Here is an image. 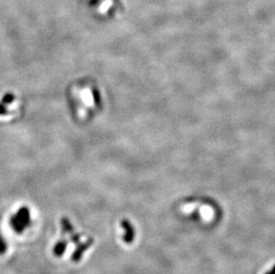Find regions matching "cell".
Segmentation results:
<instances>
[{"instance_id": "cell-1", "label": "cell", "mask_w": 275, "mask_h": 274, "mask_svg": "<svg viewBox=\"0 0 275 274\" xmlns=\"http://www.w3.org/2000/svg\"><path fill=\"white\" fill-rule=\"evenodd\" d=\"M30 210L27 207H22L10 219L11 227L17 233H21L26 230L31 223Z\"/></svg>"}, {"instance_id": "cell-2", "label": "cell", "mask_w": 275, "mask_h": 274, "mask_svg": "<svg viewBox=\"0 0 275 274\" xmlns=\"http://www.w3.org/2000/svg\"><path fill=\"white\" fill-rule=\"evenodd\" d=\"M93 243V238H89L88 239L86 242H83V243L78 244V247L75 249L74 253L73 255V262H78L80 261L81 258H82V256L83 254L89 249Z\"/></svg>"}, {"instance_id": "cell-3", "label": "cell", "mask_w": 275, "mask_h": 274, "mask_svg": "<svg viewBox=\"0 0 275 274\" xmlns=\"http://www.w3.org/2000/svg\"><path fill=\"white\" fill-rule=\"evenodd\" d=\"M121 225L124 229V240L126 243L130 244L135 238V230L128 220H123Z\"/></svg>"}, {"instance_id": "cell-4", "label": "cell", "mask_w": 275, "mask_h": 274, "mask_svg": "<svg viewBox=\"0 0 275 274\" xmlns=\"http://www.w3.org/2000/svg\"><path fill=\"white\" fill-rule=\"evenodd\" d=\"M15 96L12 93H6L0 102V116H5L7 114V105L14 102Z\"/></svg>"}, {"instance_id": "cell-5", "label": "cell", "mask_w": 275, "mask_h": 274, "mask_svg": "<svg viewBox=\"0 0 275 274\" xmlns=\"http://www.w3.org/2000/svg\"><path fill=\"white\" fill-rule=\"evenodd\" d=\"M67 245L68 241L66 239H62V240L58 241L57 243L55 244V246L54 247L53 253L57 257L62 256V255L65 252V250H66Z\"/></svg>"}, {"instance_id": "cell-6", "label": "cell", "mask_w": 275, "mask_h": 274, "mask_svg": "<svg viewBox=\"0 0 275 274\" xmlns=\"http://www.w3.org/2000/svg\"><path fill=\"white\" fill-rule=\"evenodd\" d=\"M61 225H62V233L63 235L64 234H73V232H74V228H73L72 222H70V220L68 218H62Z\"/></svg>"}, {"instance_id": "cell-7", "label": "cell", "mask_w": 275, "mask_h": 274, "mask_svg": "<svg viewBox=\"0 0 275 274\" xmlns=\"http://www.w3.org/2000/svg\"><path fill=\"white\" fill-rule=\"evenodd\" d=\"M7 249V245L5 242V239L2 237V235L0 234V255H3L6 252Z\"/></svg>"}, {"instance_id": "cell-8", "label": "cell", "mask_w": 275, "mask_h": 274, "mask_svg": "<svg viewBox=\"0 0 275 274\" xmlns=\"http://www.w3.org/2000/svg\"><path fill=\"white\" fill-rule=\"evenodd\" d=\"M71 240L73 241V243L77 244L79 243L80 240V236L79 234H71Z\"/></svg>"}, {"instance_id": "cell-9", "label": "cell", "mask_w": 275, "mask_h": 274, "mask_svg": "<svg viewBox=\"0 0 275 274\" xmlns=\"http://www.w3.org/2000/svg\"><path fill=\"white\" fill-rule=\"evenodd\" d=\"M89 3L91 6H96L101 3V0H89Z\"/></svg>"}]
</instances>
